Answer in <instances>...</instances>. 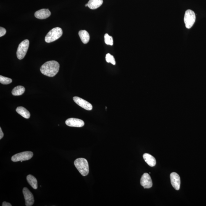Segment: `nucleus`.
Wrapping results in <instances>:
<instances>
[{
  "instance_id": "1",
  "label": "nucleus",
  "mask_w": 206,
  "mask_h": 206,
  "mask_svg": "<svg viewBox=\"0 0 206 206\" xmlns=\"http://www.w3.org/2000/svg\"><path fill=\"white\" fill-rule=\"evenodd\" d=\"M60 64L55 61H49L45 63L41 66L40 71L43 75L49 77H54L59 71Z\"/></svg>"
},
{
  "instance_id": "2",
  "label": "nucleus",
  "mask_w": 206,
  "mask_h": 206,
  "mask_svg": "<svg viewBox=\"0 0 206 206\" xmlns=\"http://www.w3.org/2000/svg\"><path fill=\"white\" fill-rule=\"evenodd\" d=\"M74 164L77 170L82 176H86L89 174L88 163L85 158H77L74 161Z\"/></svg>"
},
{
  "instance_id": "3",
  "label": "nucleus",
  "mask_w": 206,
  "mask_h": 206,
  "mask_svg": "<svg viewBox=\"0 0 206 206\" xmlns=\"http://www.w3.org/2000/svg\"><path fill=\"white\" fill-rule=\"evenodd\" d=\"M63 34L62 29L60 27L53 29L47 33L45 37V41L47 43H52L61 38Z\"/></svg>"
},
{
  "instance_id": "4",
  "label": "nucleus",
  "mask_w": 206,
  "mask_h": 206,
  "mask_svg": "<svg viewBox=\"0 0 206 206\" xmlns=\"http://www.w3.org/2000/svg\"><path fill=\"white\" fill-rule=\"evenodd\" d=\"M29 42L28 40L22 41L19 45L17 52L18 59L22 60L25 57L29 46Z\"/></svg>"
},
{
  "instance_id": "5",
  "label": "nucleus",
  "mask_w": 206,
  "mask_h": 206,
  "mask_svg": "<svg viewBox=\"0 0 206 206\" xmlns=\"http://www.w3.org/2000/svg\"><path fill=\"white\" fill-rule=\"evenodd\" d=\"M195 20L196 16L194 12L191 10H186L184 17V22L186 28L190 29L193 27Z\"/></svg>"
},
{
  "instance_id": "6",
  "label": "nucleus",
  "mask_w": 206,
  "mask_h": 206,
  "mask_svg": "<svg viewBox=\"0 0 206 206\" xmlns=\"http://www.w3.org/2000/svg\"><path fill=\"white\" fill-rule=\"evenodd\" d=\"M33 154L30 151H25V152L18 153L12 156V161L13 162L26 161L29 160L33 157Z\"/></svg>"
},
{
  "instance_id": "7",
  "label": "nucleus",
  "mask_w": 206,
  "mask_h": 206,
  "mask_svg": "<svg viewBox=\"0 0 206 206\" xmlns=\"http://www.w3.org/2000/svg\"><path fill=\"white\" fill-rule=\"evenodd\" d=\"M23 193L25 201L26 206H32L34 202V196L32 193L26 188H24L23 189Z\"/></svg>"
},
{
  "instance_id": "8",
  "label": "nucleus",
  "mask_w": 206,
  "mask_h": 206,
  "mask_svg": "<svg viewBox=\"0 0 206 206\" xmlns=\"http://www.w3.org/2000/svg\"><path fill=\"white\" fill-rule=\"evenodd\" d=\"M73 100L77 104L85 110H92V106L91 104L82 98L78 97H74L73 98Z\"/></svg>"
},
{
  "instance_id": "9",
  "label": "nucleus",
  "mask_w": 206,
  "mask_h": 206,
  "mask_svg": "<svg viewBox=\"0 0 206 206\" xmlns=\"http://www.w3.org/2000/svg\"><path fill=\"white\" fill-rule=\"evenodd\" d=\"M140 184L145 189H149L152 187V181L149 174L145 173L142 175L140 179Z\"/></svg>"
},
{
  "instance_id": "10",
  "label": "nucleus",
  "mask_w": 206,
  "mask_h": 206,
  "mask_svg": "<svg viewBox=\"0 0 206 206\" xmlns=\"http://www.w3.org/2000/svg\"><path fill=\"white\" fill-rule=\"evenodd\" d=\"M171 182L172 185L176 190L180 189L181 180L180 177L178 174L176 172H172L170 174Z\"/></svg>"
},
{
  "instance_id": "11",
  "label": "nucleus",
  "mask_w": 206,
  "mask_h": 206,
  "mask_svg": "<svg viewBox=\"0 0 206 206\" xmlns=\"http://www.w3.org/2000/svg\"><path fill=\"white\" fill-rule=\"evenodd\" d=\"M67 125L74 127H82L84 125V122L82 119H76V118H70L66 121Z\"/></svg>"
},
{
  "instance_id": "12",
  "label": "nucleus",
  "mask_w": 206,
  "mask_h": 206,
  "mask_svg": "<svg viewBox=\"0 0 206 206\" xmlns=\"http://www.w3.org/2000/svg\"><path fill=\"white\" fill-rule=\"evenodd\" d=\"M51 12L48 9H42L38 10L34 14L35 17L38 19H45L50 17Z\"/></svg>"
},
{
  "instance_id": "13",
  "label": "nucleus",
  "mask_w": 206,
  "mask_h": 206,
  "mask_svg": "<svg viewBox=\"0 0 206 206\" xmlns=\"http://www.w3.org/2000/svg\"><path fill=\"white\" fill-rule=\"evenodd\" d=\"M143 157L144 160L149 166H154L156 165V160L154 156L150 154L145 153L143 155Z\"/></svg>"
},
{
  "instance_id": "14",
  "label": "nucleus",
  "mask_w": 206,
  "mask_h": 206,
  "mask_svg": "<svg viewBox=\"0 0 206 206\" xmlns=\"http://www.w3.org/2000/svg\"><path fill=\"white\" fill-rule=\"evenodd\" d=\"M103 3V0H89L87 3L88 7L91 9H96L101 6Z\"/></svg>"
},
{
  "instance_id": "15",
  "label": "nucleus",
  "mask_w": 206,
  "mask_h": 206,
  "mask_svg": "<svg viewBox=\"0 0 206 206\" xmlns=\"http://www.w3.org/2000/svg\"><path fill=\"white\" fill-rule=\"evenodd\" d=\"M16 112L18 114H20L23 117L26 119H29L30 117V114L29 111L23 107H18L16 109Z\"/></svg>"
},
{
  "instance_id": "16",
  "label": "nucleus",
  "mask_w": 206,
  "mask_h": 206,
  "mask_svg": "<svg viewBox=\"0 0 206 206\" xmlns=\"http://www.w3.org/2000/svg\"><path fill=\"white\" fill-rule=\"evenodd\" d=\"M79 35L81 40L84 44L88 43L90 40V36L89 33L86 30H81L79 32Z\"/></svg>"
},
{
  "instance_id": "17",
  "label": "nucleus",
  "mask_w": 206,
  "mask_h": 206,
  "mask_svg": "<svg viewBox=\"0 0 206 206\" xmlns=\"http://www.w3.org/2000/svg\"><path fill=\"white\" fill-rule=\"evenodd\" d=\"M26 179H27L28 182H29V184L33 189H37L38 188L37 180L34 176L29 175L27 176Z\"/></svg>"
},
{
  "instance_id": "18",
  "label": "nucleus",
  "mask_w": 206,
  "mask_h": 206,
  "mask_svg": "<svg viewBox=\"0 0 206 206\" xmlns=\"http://www.w3.org/2000/svg\"><path fill=\"white\" fill-rule=\"evenodd\" d=\"M25 91L24 86H16L12 90V93L14 96H18L22 95Z\"/></svg>"
},
{
  "instance_id": "19",
  "label": "nucleus",
  "mask_w": 206,
  "mask_h": 206,
  "mask_svg": "<svg viewBox=\"0 0 206 206\" xmlns=\"http://www.w3.org/2000/svg\"><path fill=\"white\" fill-rule=\"evenodd\" d=\"M12 80L11 79L6 77L0 76V82L3 84H8L12 83Z\"/></svg>"
},
{
  "instance_id": "20",
  "label": "nucleus",
  "mask_w": 206,
  "mask_h": 206,
  "mask_svg": "<svg viewBox=\"0 0 206 206\" xmlns=\"http://www.w3.org/2000/svg\"><path fill=\"white\" fill-rule=\"evenodd\" d=\"M105 43L107 45H113V39L112 36H109L108 34H105L104 36Z\"/></svg>"
},
{
  "instance_id": "21",
  "label": "nucleus",
  "mask_w": 206,
  "mask_h": 206,
  "mask_svg": "<svg viewBox=\"0 0 206 206\" xmlns=\"http://www.w3.org/2000/svg\"><path fill=\"white\" fill-rule=\"evenodd\" d=\"M105 59L107 62L111 63L114 65L116 64V61L114 56L108 53L106 55Z\"/></svg>"
},
{
  "instance_id": "22",
  "label": "nucleus",
  "mask_w": 206,
  "mask_h": 206,
  "mask_svg": "<svg viewBox=\"0 0 206 206\" xmlns=\"http://www.w3.org/2000/svg\"><path fill=\"white\" fill-rule=\"evenodd\" d=\"M6 33V30L3 27H0V37L4 36Z\"/></svg>"
},
{
  "instance_id": "23",
  "label": "nucleus",
  "mask_w": 206,
  "mask_h": 206,
  "mask_svg": "<svg viewBox=\"0 0 206 206\" xmlns=\"http://www.w3.org/2000/svg\"><path fill=\"white\" fill-rule=\"evenodd\" d=\"M3 206H12L11 204L8 203V202H3Z\"/></svg>"
},
{
  "instance_id": "24",
  "label": "nucleus",
  "mask_w": 206,
  "mask_h": 206,
  "mask_svg": "<svg viewBox=\"0 0 206 206\" xmlns=\"http://www.w3.org/2000/svg\"><path fill=\"white\" fill-rule=\"evenodd\" d=\"M3 132L2 131V130L1 127L0 128V140H1L2 139L3 137Z\"/></svg>"
},
{
  "instance_id": "25",
  "label": "nucleus",
  "mask_w": 206,
  "mask_h": 206,
  "mask_svg": "<svg viewBox=\"0 0 206 206\" xmlns=\"http://www.w3.org/2000/svg\"><path fill=\"white\" fill-rule=\"evenodd\" d=\"M85 7H88V4H87H87H86L85 5Z\"/></svg>"
}]
</instances>
